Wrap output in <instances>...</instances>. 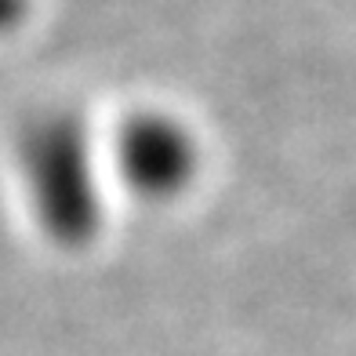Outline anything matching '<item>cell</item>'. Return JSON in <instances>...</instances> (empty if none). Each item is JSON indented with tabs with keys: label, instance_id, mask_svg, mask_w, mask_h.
Instances as JSON below:
<instances>
[{
	"label": "cell",
	"instance_id": "1",
	"mask_svg": "<svg viewBox=\"0 0 356 356\" xmlns=\"http://www.w3.org/2000/svg\"><path fill=\"white\" fill-rule=\"evenodd\" d=\"M11 178L22 215L55 254H88L106 240L117 189L102 138L70 113L26 124L15 138Z\"/></svg>",
	"mask_w": 356,
	"mask_h": 356
},
{
	"label": "cell",
	"instance_id": "2",
	"mask_svg": "<svg viewBox=\"0 0 356 356\" xmlns=\"http://www.w3.org/2000/svg\"><path fill=\"white\" fill-rule=\"evenodd\" d=\"M117 200L145 211H171L193 200L204 182V142L182 117L135 109L102 138Z\"/></svg>",
	"mask_w": 356,
	"mask_h": 356
}]
</instances>
